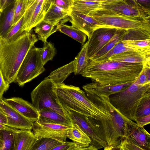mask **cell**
Segmentation results:
<instances>
[{
	"instance_id": "6da1fadb",
	"label": "cell",
	"mask_w": 150,
	"mask_h": 150,
	"mask_svg": "<svg viewBox=\"0 0 150 150\" xmlns=\"http://www.w3.org/2000/svg\"><path fill=\"white\" fill-rule=\"evenodd\" d=\"M143 64L107 60L96 62L89 60L81 75L93 81L110 85L134 82L143 67Z\"/></svg>"
},
{
	"instance_id": "7a4b0ae2",
	"label": "cell",
	"mask_w": 150,
	"mask_h": 150,
	"mask_svg": "<svg viewBox=\"0 0 150 150\" xmlns=\"http://www.w3.org/2000/svg\"><path fill=\"white\" fill-rule=\"evenodd\" d=\"M54 90L56 102L63 112L73 111L98 120L112 117L91 102L79 87L62 83L55 85Z\"/></svg>"
},
{
	"instance_id": "3957f363",
	"label": "cell",
	"mask_w": 150,
	"mask_h": 150,
	"mask_svg": "<svg viewBox=\"0 0 150 150\" xmlns=\"http://www.w3.org/2000/svg\"><path fill=\"white\" fill-rule=\"evenodd\" d=\"M38 40L35 34L25 32L15 41L0 45V70L7 84L14 82L26 54Z\"/></svg>"
},
{
	"instance_id": "277c9868",
	"label": "cell",
	"mask_w": 150,
	"mask_h": 150,
	"mask_svg": "<svg viewBox=\"0 0 150 150\" xmlns=\"http://www.w3.org/2000/svg\"><path fill=\"white\" fill-rule=\"evenodd\" d=\"M150 91V82L143 84L133 82L124 90L109 96L111 104L124 116L135 122L137 109L144 95Z\"/></svg>"
},
{
	"instance_id": "5b68a950",
	"label": "cell",
	"mask_w": 150,
	"mask_h": 150,
	"mask_svg": "<svg viewBox=\"0 0 150 150\" xmlns=\"http://www.w3.org/2000/svg\"><path fill=\"white\" fill-rule=\"evenodd\" d=\"M88 15L112 28L125 30L143 29L150 30V19L127 16L101 8L91 11Z\"/></svg>"
},
{
	"instance_id": "8992f818",
	"label": "cell",
	"mask_w": 150,
	"mask_h": 150,
	"mask_svg": "<svg viewBox=\"0 0 150 150\" xmlns=\"http://www.w3.org/2000/svg\"><path fill=\"white\" fill-rule=\"evenodd\" d=\"M54 86L48 78H45L31 92L32 104L38 112L49 109L67 117L56 102L54 90Z\"/></svg>"
},
{
	"instance_id": "52a82bcc",
	"label": "cell",
	"mask_w": 150,
	"mask_h": 150,
	"mask_svg": "<svg viewBox=\"0 0 150 150\" xmlns=\"http://www.w3.org/2000/svg\"><path fill=\"white\" fill-rule=\"evenodd\" d=\"M40 48L33 46L23 59L14 81L19 86H23L45 70L40 56Z\"/></svg>"
},
{
	"instance_id": "ba28073f",
	"label": "cell",
	"mask_w": 150,
	"mask_h": 150,
	"mask_svg": "<svg viewBox=\"0 0 150 150\" xmlns=\"http://www.w3.org/2000/svg\"><path fill=\"white\" fill-rule=\"evenodd\" d=\"M71 127L39 118L33 122L32 132L37 139L50 138L64 142L67 138L68 132Z\"/></svg>"
},
{
	"instance_id": "9c48e42d",
	"label": "cell",
	"mask_w": 150,
	"mask_h": 150,
	"mask_svg": "<svg viewBox=\"0 0 150 150\" xmlns=\"http://www.w3.org/2000/svg\"><path fill=\"white\" fill-rule=\"evenodd\" d=\"M98 8H101L120 14L150 19V11L138 7L124 0H107L100 2Z\"/></svg>"
},
{
	"instance_id": "30bf717a",
	"label": "cell",
	"mask_w": 150,
	"mask_h": 150,
	"mask_svg": "<svg viewBox=\"0 0 150 150\" xmlns=\"http://www.w3.org/2000/svg\"><path fill=\"white\" fill-rule=\"evenodd\" d=\"M117 29L102 27L95 30L88 40L87 54L89 59L100 51L111 39Z\"/></svg>"
},
{
	"instance_id": "8fae6325",
	"label": "cell",
	"mask_w": 150,
	"mask_h": 150,
	"mask_svg": "<svg viewBox=\"0 0 150 150\" xmlns=\"http://www.w3.org/2000/svg\"><path fill=\"white\" fill-rule=\"evenodd\" d=\"M69 17V20L72 25L86 35L88 39L95 30L102 27H111L100 23L91 16L72 10Z\"/></svg>"
},
{
	"instance_id": "7c38bea8",
	"label": "cell",
	"mask_w": 150,
	"mask_h": 150,
	"mask_svg": "<svg viewBox=\"0 0 150 150\" xmlns=\"http://www.w3.org/2000/svg\"><path fill=\"white\" fill-rule=\"evenodd\" d=\"M49 6L37 1L27 8L24 15L23 31L29 32L42 21Z\"/></svg>"
},
{
	"instance_id": "4fadbf2b",
	"label": "cell",
	"mask_w": 150,
	"mask_h": 150,
	"mask_svg": "<svg viewBox=\"0 0 150 150\" xmlns=\"http://www.w3.org/2000/svg\"><path fill=\"white\" fill-rule=\"evenodd\" d=\"M64 112L70 120L71 124H76L90 138L92 145L98 149L107 146L106 143L98 137L93 132L87 121L85 116L76 112L69 110L64 111Z\"/></svg>"
},
{
	"instance_id": "5bb4252c",
	"label": "cell",
	"mask_w": 150,
	"mask_h": 150,
	"mask_svg": "<svg viewBox=\"0 0 150 150\" xmlns=\"http://www.w3.org/2000/svg\"><path fill=\"white\" fill-rule=\"evenodd\" d=\"M0 108L6 116L7 126L20 129L32 130L33 122L0 99Z\"/></svg>"
},
{
	"instance_id": "9a60e30c",
	"label": "cell",
	"mask_w": 150,
	"mask_h": 150,
	"mask_svg": "<svg viewBox=\"0 0 150 150\" xmlns=\"http://www.w3.org/2000/svg\"><path fill=\"white\" fill-rule=\"evenodd\" d=\"M6 103L34 122L39 118L38 111L32 103L19 97L3 99Z\"/></svg>"
},
{
	"instance_id": "2e32d148",
	"label": "cell",
	"mask_w": 150,
	"mask_h": 150,
	"mask_svg": "<svg viewBox=\"0 0 150 150\" xmlns=\"http://www.w3.org/2000/svg\"><path fill=\"white\" fill-rule=\"evenodd\" d=\"M133 82L110 85L103 84L93 81L84 85L82 86V88L85 92L91 93L98 95H104L109 97L111 95L124 90Z\"/></svg>"
},
{
	"instance_id": "e0dca14e",
	"label": "cell",
	"mask_w": 150,
	"mask_h": 150,
	"mask_svg": "<svg viewBox=\"0 0 150 150\" xmlns=\"http://www.w3.org/2000/svg\"><path fill=\"white\" fill-rule=\"evenodd\" d=\"M13 150H31L37 139L31 130L16 129Z\"/></svg>"
},
{
	"instance_id": "ac0fdd59",
	"label": "cell",
	"mask_w": 150,
	"mask_h": 150,
	"mask_svg": "<svg viewBox=\"0 0 150 150\" xmlns=\"http://www.w3.org/2000/svg\"><path fill=\"white\" fill-rule=\"evenodd\" d=\"M130 63L144 64L150 62V52H126L109 58L107 60Z\"/></svg>"
},
{
	"instance_id": "d6986e66",
	"label": "cell",
	"mask_w": 150,
	"mask_h": 150,
	"mask_svg": "<svg viewBox=\"0 0 150 150\" xmlns=\"http://www.w3.org/2000/svg\"><path fill=\"white\" fill-rule=\"evenodd\" d=\"M16 1L0 11V41L6 35L13 25Z\"/></svg>"
},
{
	"instance_id": "ffe728a7",
	"label": "cell",
	"mask_w": 150,
	"mask_h": 150,
	"mask_svg": "<svg viewBox=\"0 0 150 150\" xmlns=\"http://www.w3.org/2000/svg\"><path fill=\"white\" fill-rule=\"evenodd\" d=\"M67 138L81 147L82 150H90L91 145H93L89 137L76 124H71Z\"/></svg>"
},
{
	"instance_id": "44dd1931",
	"label": "cell",
	"mask_w": 150,
	"mask_h": 150,
	"mask_svg": "<svg viewBox=\"0 0 150 150\" xmlns=\"http://www.w3.org/2000/svg\"><path fill=\"white\" fill-rule=\"evenodd\" d=\"M70 15V14L67 11L50 3L43 21L56 26L59 23H63L62 20Z\"/></svg>"
},
{
	"instance_id": "7402d4cb",
	"label": "cell",
	"mask_w": 150,
	"mask_h": 150,
	"mask_svg": "<svg viewBox=\"0 0 150 150\" xmlns=\"http://www.w3.org/2000/svg\"><path fill=\"white\" fill-rule=\"evenodd\" d=\"M129 136L144 150H150V135L144 127H131Z\"/></svg>"
},
{
	"instance_id": "603a6c76",
	"label": "cell",
	"mask_w": 150,
	"mask_h": 150,
	"mask_svg": "<svg viewBox=\"0 0 150 150\" xmlns=\"http://www.w3.org/2000/svg\"><path fill=\"white\" fill-rule=\"evenodd\" d=\"M74 60L52 72L47 77L55 85L62 83L75 70Z\"/></svg>"
},
{
	"instance_id": "cb8c5ba5",
	"label": "cell",
	"mask_w": 150,
	"mask_h": 150,
	"mask_svg": "<svg viewBox=\"0 0 150 150\" xmlns=\"http://www.w3.org/2000/svg\"><path fill=\"white\" fill-rule=\"evenodd\" d=\"M56 27L57 30L68 35L83 45L84 44L87 35L74 27L61 23L57 25Z\"/></svg>"
},
{
	"instance_id": "d4e9b609",
	"label": "cell",
	"mask_w": 150,
	"mask_h": 150,
	"mask_svg": "<svg viewBox=\"0 0 150 150\" xmlns=\"http://www.w3.org/2000/svg\"><path fill=\"white\" fill-rule=\"evenodd\" d=\"M39 118L45 119L56 123L71 126V122L67 117H64L57 112L49 109L38 111Z\"/></svg>"
},
{
	"instance_id": "484cf974",
	"label": "cell",
	"mask_w": 150,
	"mask_h": 150,
	"mask_svg": "<svg viewBox=\"0 0 150 150\" xmlns=\"http://www.w3.org/2000/svg\"><path fill=\"white\" fill-rule=\"evenodd\" d=\"M126 52H144L128 46L123 43L122 40H120L106 54L95 60H91L96 62H103L107 60L109 58L112 56Z\"/></svg>"
},
{
	"instance_id": "4316f807",
	"label": "cell",
	"mask_w": 150,
	"mask_h": 150,
	"mask_svg": "<svg viewBox=\"0 0 150 150\" xmlns=\"http://www.w3.org/2000/svg\"><path fill=\"white\" fill-rule=\"evenodd\" d=\"M35 27L34 30L38 34V39L44 43L47 42L48 37L57 30L56 26L43 21Z\"/></svg>"
},
{
	"instance_id": "83f0119b",
	"label": "cell",
	"mask_w": 150,
	"mask_h": 150,
	"mask_svg": "<svg viewBox=\"0 0 150 150\" xmlns=\"http://www.w3.org/2000/svg\"><path fill=\"white\" fill-rule=\"evenodd\" d=\"M88 41L84 43L80 52L74 59L75 75L81 74L89 60L87 54Z\"/></svg>"
},
{
	"instance_id": "f1b7e54d",
	"label": "cell",
	"mask_w": 150,
	"mask_h": 150,
	"mask_svg": "<svg viewBox=\"0 0 150 150\" xmlns=\"http://www.w3.org/2000/svg\"><path fill=\"white\" fill-rule=\"evenodd\" d=\"M100 2L73 0L72 10L88 15L99 8Z\"/></svg>"
},
{
	"instance_id": "f546056e",
	"label": "cell",
	"mask_w": 150,
	"mask_h": 150,
	"mask_svg": "<svg viewBox=\"0 0 150 150\" xmlns=\"http://www.w3.org/2000/svg\"><path fill=\"white\" fill-rule=\"evenodd\" d=\"M125 30L117 29L115 33L108 42L89 60H94L104 55L122 40Z\"/></svg>"
},
{
	"instance_id": "4dcf8cb0",
	"label": "cell",
	"mask_w": 150,
	"mask_h": 150,
	"mask_svg": "<svg viewBox=\"0 0 150 150\" xmlns=\"http://www.w3.org/2000/svg\"><path fill=\"white\" fill-rule=\"evenodd\" d=\"M24 16L12 28L5 37L0 41V45L8 43L18 39L25 32L23 31Z\"/></svg>"
},
{
	"instance_id": "1f68e13d",
	"label": "cell",
	"mask_w": 150,
	"mask_h": 150,
	"mask_svg": "<svg viewBox=\"0 0 150 150\" xmlns=\"http://www.w3.org/2000/svg\"><path fill=\"white\" fill-rule=\"evenodd\" d=\"M64 142L53 138H42L37 140L31 150H52Z\"/></svg>"
},
{
	"instance_id": "d6a6232c",
	"label": "cell",
	"mask_w": 150,
	"mask_h": 150,
	"mask_svg": "<svg viewBox=\"0 0 150 150\" xmlns=\"http://www.w3.org/2000/svg\"><path fill=\"white\" fill-rule=\"evenodd\" d=\"M148 39H150V30L143 29H132L125 30L122 40Z\"/></svg>"
},
{
	"instance_id": "836d02e7",
	"label": "cell",
	"mask_w": 150,
	"mask_h": 150,
	"mask_svg": "<svg viewBox=\"0 0 150 150\" xmlns=\"http://www.w3.org/2000/svg\"><path fill=\"white\" fill-rule=\"evenodd\" d=\"M14 130L1 129L0 131V150H13Z\"/></svg>"
},
{
	"instance_id": "e575fe53",
	"label": "cell",
	"mask_w": 150,
	"mask_h": 150,
	"mask_svg": "<svg viewBox=\"0 0 150 150\" xmlns=\"http://www.w3.org/2000/svg\"><path fill=\"white\" fill-rule=\"evenodd\" d=\"M150 114V91L146 93L142 98L138 107L137 118Z\"/></svg>"
},
{
	"instance_id": "d590c367",
	"label": "cell",
	"mask_w": 150,
	"mask_h": 150,
	"mask_svg": "<svg viewBox=\"0 0 150 150\" xmlns=\"http://www.w3.org/2000/svg\"><path fill=\"white\" fill-rule=\"evenodd\" d=\"M43 64L44 65L49 60H52L56 54V51L52 44L47 41L44 43L42 48L40 51Z\"/></svg>"
},
{
	"instance_id": "8d00e7d4",
	"label": "cell",
	"mask_w": 150,
	"mask_h": 150,
	"mask_svg": "<svg viewBox=\"0 0 150 150\" xmlns=\"http://www.w3.org/2000/svg\"><path fill=\"white\" fill-rule=\"evenodd\" d=\"M124 44L142 52H150V39L138 40H123Z\"/></svg>"
},
{
	"instance_id": "74e56055",
	"label": "cell",
	"mask_w": 150,
	"mask_h": 150,
	"mask_svg": "<svg viewBox=\"0 0 150 150\" xmlns=\"http://www.w3.org/2000/svg\"><path fill=\"white\" fill-rule=\"evenodd\" d=\"M144 150L129 136L122 138L116 147V150Z\"/></svg>"
},
{
	"instance_id": "f35d334b",
	"label": "cell",
	"mask_w": 150,
	"mask_h": 150,
	"mask_svg": "<svg viewBox=\"0 0 150 150\" xmlns=\"http://www.w3.org/2000/svg\"><path fill=\"white\" fill-rule=\"evenodd\" d=\"M26 9V0H18L15 9L13 25L24 16Z\"/></svg>"
},
{
	"instance_id": "ab89813d",
	"label": "cell",
	"mask_w": 150,
	"mask_h": 150,
	"mask_svg": "<svg viewBox=\"0 0 150 150\" xmlns=\"http://www.w3.org/2000/svg\"><path fill=\"white\" fill-rule=\"evenodd\" d=\"M73 0H49L52 3L67 11L70 14L72 11Z\"/></svg>"
},
{
	"instance_id": "60d3db41",
	"label": "cell",
	"mask_w": 150,
	"mask_h": 150,
	"mask_svg": "<svg viewBox=\"0 0 150 150\" xmlns=\"http://www.w3.org/2000/svg\"><path fill=\"white\" fill-rule=\"evenodd\" d=\"M82 150L79 145L75 142H64L62 144L56 146L52 150Z\"/></svg>"
},
{
	"instance_id": "b9f144b4",
	"label": "cell",
	"mask_w": 150,
	"mask_h": 150,
	"mask_svg": "<svg viewBox=\"0 0 150 150\" xmlns=\"http://www.w3.org/2000/svg\"><path fill=\"white\" fill-rule=\"evenodd\" d=\"M150 82L146 74L145 67L143 64L142 69L137 79L133 82L137 84H143Z\"/></svg>"
},
{
	"instance_id": "7bdbcfd3",
	"label": "cell",
	"mask_w": 150,
	"mask_h": 150,
	"mask_svg": "<svg viewBox=\"0 0 150 150\" xmlns=\"http://www.w3.org/2000/svg\"><path fill=\"white\" fill-rule=\"evenodd\" d=\"M9 85L7 84L0 70V99L2 98L4 93L8 88Z\"/></svg>"
},
{
	"instance_id": "ee69618b",
	"label": "cell",
	"mask_w": 150,
	"mask_h": 150,
	"mask_svg": "<svg viewBox=\"0 0 150 150\" xmlns=\"http://www.w3.org/2000/svg\"><path fill=\"white\" fill-rule=\"evenodd\" d=\"M137 124L139 127H144L150 123V114L137 118Z\"/></svg>"
},
{
	"instance_id": "f6af8a7d",
	"label": "cell",
	"mask_w": 150,
	"mask_h": 150,
	"mask_svg": "<svg viewBox=\"0 0 150 150\" xmlns=\"http://www.w3.org/2000/svg\"><path fill=\"white\" fill-rule=\"evenodd\" d=\"M137 4L144 9L150 11V0H134Z\"/></svg>"
},
{
	"instance_id": "bcb514c9",
	"label": "cell",
	"mask_w": 150,
	"mask_h": 150,
	"mask_svg": "<svg viewBox=\"0 0 150 150\" xmlns=\"http://www.w3.org/2000/svg\"><path fill=\"white\" fill-rule=\"evenodd\" d=\"M18 0H0V9L2 10Z\"/></svg>"
},
{
	"instance_id": "7dc6e473",
	"label": "cell",
	"mask_w": 150,
	"mask_h": 150,
	"mask_svg": "<svg viewBox=\"0 0 150 150\" xmlns=\"http://www.w3.org/2000/svg\"><path fill=\"white\" fill-rule=\"evenodd\" d=\"M26 9L33 4L37 1H40L49 5L50 4L49 0H26Z\"/></svg>"
},
{
	"instance_id": "c3c4849f",
	"label": "cell",
	"mask_w": 150,
	"mask_h": 150,
	"mask_svg": "<svg viewBox=\"0 0 150 150\" xmlns=\"http://www.w3.org/2000/svg\"><path fill=\"white\" fill-rule=\"evenodd\" d=\"M0 123L6 125L7 120L6 117L2 110L0 108Z\"/></svg>"
},
{
	"instance_id": "681fc988",
	"label": "cell",
	"mask_w": 150,
	"mask_h": 150,
	"mask_svg": "<svg viewBox=\"0 0 150 150\" xmlns=\"http://www.w3.org/2000/svg\"><path fill=\"white\" fill-rule=\"evenodd\" d=\"M16 129L9 127L4 125L0 123V131L1 129H6L9 130H14ZM1 145V140L0 139V148Z\"/></svg>"
},
{
	"instance_id": "f907efd6",
	"label": "cell",
	"mask_w": 150,
	"mask_h": 150,
	"mask_svg": "<svg viewBox=\"0 0 150 150\" xmlns=\"http://www.w3.org/2000/svg\"><path fill=\"white\" fill-rule=\"evenodd\" d=\"M125 1L133 5L136 6L138 7H141L139 6L134 0H124Z\"/></svg>"
},
{
	"instance_id": "816d5d0a",
	"label": "cell",
	"mask_w": 150,
	"mask_h": 150,
	"mask_svg": "<svg viewBox=\"0 0 150 150\" xmlns=\"http://www.w3.org/2000/svg\"><path fill=\"white\" fill-rule=\"evenodd\" d=\"M86 1H97L100 2L101 1H104V0H81Z\"/></svg>"
},
{
	"instance_id": "f5cc1de1",
	"label": "cell",
	"mask_w": 150,
	"mask_h": 150,
	"mask_svg": "<svg viewBox=\"0 0 150 150\" xmlns=\"http://www.w3.org/2000/svg\"><path fill=\"white\" fill-rule=\"evenodd\" d=\"M0 11H1V10H0Z\"/></svg>"
},
{
	"instance_id": "db71d44e",
	"label": "cell",
	"mask_w": 150,
	"mask_h": 150,
	"mask_svg": "<svg viewBox=\"0 0 150 150\" xmlns=\"http://www.w3.org/2000/svg\"></svg>"
}]
</instances>
